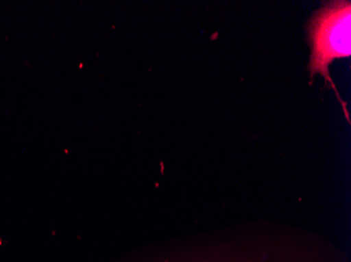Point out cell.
<instances>
[{"label":"cell","mask_w":351,"mask_h":262,"mask_svg":"<svg viewBox=\"0 0 351 262\" xmlns=\"http://www.w3.org/2000/svg\"><path fill=\"white\" fill-rule=\"evenodd\" d=\"M351 3L349 1H335L317 12L308 25L311 43L309 63L311 79L315 74L324 77L326 83L336 92L349 121L346 103L339 96L336 86L329 75V65L333 60L347 58L351 55Z\"/></svg>","instance_id":"cell-1"},{"label":"cell","mask_w":351,"mask_h":262,"mask_svg":"<svg viewBox=\"0 0 351 262\" xmlns=\"http://www.w3.org/2000/svg\"><path fill=\"white\" fill-rule=\"evenodd\" d=\"M222 262H226V261H222ZM230 262H234V261H230ZM238 262H243V261H242V260H239ZM245 262H252V261H250V260H246ZM254 262H261V261H254ZM263 262H265V261H263Z\"/></svg>","instance_id":"cell-2"}]
</instances>
